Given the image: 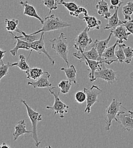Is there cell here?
Instances as JSON below:
<instances>
[{
  "mask_svg": "<svg viewBox=\"0 0 133 148\" xmlns=\"http://www.w3.org/2000/svg\"><path fill=\"white\" fill-rule=\"evenodd\" d=\"M33 51H35L39 54H44L45 56H47V57L49 59L50 62L51 63V64L53 66H54V65L55 64V61L51 56H50L48 51L47 50V49L45 47L44 33H43V32L41 33L39 39L31 42V50L30 51V54L28 56L27 59L30 58V56H31V54Z\"/></svg>",
  "mask_w": 133,
  "mask_h": 148,
  "instance_id": "obj_7",
  "label": "cell"
},
{
  "mask_svg": "<svg viewBox=\"0 0 133 148\" xmlns=\"http://www.w3.org/2000/svg\"><path fill=\"white\" fill-rule=\"evenodd\" d=\"M21 101L26 107L28 116L32 124L33 133L31 137L34 140L35 146L38 148L42 141V140H39L38 138V124L39 122L41 121L43 119L42 114L38 113V112H37L34 109H33L31 107H30L25 100H21Z\"/></svg>",
  "mask_w": 133,
  "mask_h": 148,
  "instance_id": "obj_3",
  "label": "cell"
},
{
  "mask_svg": "<svg viewBox=\"0 0 133 148\" xmlns=\"http://www.w3.org/2000/svg\"><path fill=\"white\" fill-rule=\"evenodd\" d=\"M75 1H76V0H75ZM80 1H81V2H83V0H80ZM96 1H97V0H96Z\"/></svg>",
  "mask_w": 133,
  "mask_h": 148,
  "instance_id": "obj_42",
  "label": "cell"
},
{
  "mask_svg": "<svg viewBox=\"0 0 133 148\" xmlns=\"http://www.w3.org/2000/svg\"><path fill=\"white\" fill-rule=\"evenodd\" d=\"M118 123H120L125 130L128 132L133 130V112L132 111H121L117 116Z\"/></svg>",
  "mask_w": 133,
  "mask_h": 148,
  "instance_id": "obj_11",
  "label": "cell"
},
{
  "mask_svg": "<svg viewBox=\"0 0 133 148\" xmlns=\"http://www.w3.org/2000/svg\"><path fill=\"white\" fill-rule=\"evenodd\" d=\"M95 9L97 10V13L105 19L109 18L111 16V12H110V7L106 1L105 0H100L98 1L95 5Z\"/></svg>",
  "mask_w": 133,
  "mask_h": 148,
  "instance_id": "obj_17",
  "label": "cell"
},
{
  "mask_svg": "<svg viewBox=\"0 0 133 148\" xmlns=\"http://www.w3.org/2000/svg\"><path fill=\"white\" fill-rule=\"evenodd\" d=\"M84 92L87 95V106L84 110L85 113H89L91 111V107L96 102H98V96L102 92L101 89L96 85H93L90 88H83Z\"/></svg>",
  "mask_w": 133,
  "mask_h": 148,
  "instance_id": "obj_8",
  "label": "cell"
},
{
  "mask_svg": "<svg viewBox=\"0 0 133 148\" xmlns=\"http://www.w3.org/2000/svg\"><path fill=\"white\" fill-rule=\"evenodd\" d=\"M51 75L48 71L43 72L42 75L35 82H29L28 86H31L34 88H48L52 86V83L49 81Z\"/></svg>",
  "mask_w": 133,
  "mask_h": 148,
  "instance_id": "obj_13",
  "label": "cell"
},
{
  "mask_svg": "<svg viewBox=\"0 0 133 148\" xmlns=\"http://www.w3.org/2000/svg\"><path fill=\"white\" fill-rule=\"evenodd\" d=\"M102 64L101 68L95 74V81L97 79H101L108 82V84H113L117 80V73L112 69L106 67Z\"/></svg>",
  "mask_w": 133,
  "mask_h": 148,
  "instance_id": "obj_10",
  "label": "cell"
},
{
  "mask_svg": "<svg viewBox=\"0 0 133 148\" xmlns=\"http://www.w3.org/2000/svg\"><path fill=\"white\" fill-rule=\"evenodd\" d=\"M113 34L118 40V43H123L124 41H128V38L131 33L129 32L126 27L121 25L117 27L115 29L111 30Z\"/></svg>",
  "mask_w": 133,
  "mask_h": 148,
  "instance_id": "obj_16",
  "label": "cell"
},
{
  "mask_svg": "<svg viewBox=\"0 0 133 148\" xmlns=\"http://www.w3.org/2000/svg\"><path fill=\"white\" fill-rule=\"evenodd\" d=\"M110 9L111 10L115 9L118 6H121V5L123 3V2L121 1V0H110Z\"/></svg>",
  "mask_w": 133,
  "mask_h": 148,
  "instance_id": "obj_38",
  "label": "cell"
},
{
  "mask_svg": "<svg viewBox=\"0 0 133 148\" xmlns=\"http://www.w3.org/2000/svg\"><path fill=\"white\" fill-rule=\"evenodd\" d=\"M126 45L123 43L118 44V49L115 51V54L117 57V59L118 61V63H123L125 60V55L123 51V47Z\"/></svg>",
  "mask_w": 133,
  "mask_h": 148,
  "instance_id": "obj_30",
  "label": "cell"
},
{
  "mask_svg": "<svg viewBox=\"0 0 133 148\" xmlns=\"http://www.w3.org/2000/svg\"><path fill=\"white\" fill-rule=\"evenodd\" d=\"M123 51L126 58L124 62L126 64H130L133 59V49L129 46H126V45H125L123 47Z\"/></svg>",
  "mask_w": 133,
  "mask_h": 148,
  "instance_id": "obj_35",
  "label": "cell"
},
{
  "mask_svg": "<svg viewBox=\"0 0 133 148\" xmlns=\"http://www.w3.org/2000/svg\"><path fill=\"white\" fill-rule=\"evenodd\" d=\"M50 94L53 95L55 98V102L53 106H46L47 110L54 111V115L59 114L60 117L64 118V114L68 113L70 106L63 103L59 97L60 91L57 87H53L48 89Z\"/></svg>",
  "mask_w": 133,
  "mask_h": 148,
  "instance_id": "obj_4",
  "label": "cell"
},
{
  "mask_svg": "<svg viewBox=\"0 0 133 148\" xmlns=\"http://www.w3.org/2000/svg\"><path fill=\"white\" fill-rule=\"evenodd\" d=\"M51 43L52 49L55 51L57 56L60 57L70 67L68 60L69 47L67 41V37L64 33H61L60 36L57 38L49 40Z\"/></svg>",
  "mask_w": 133,
  "mask_h": 148,
  "instance_id": "obj_2",
  "label": "cell"
},
{
  "mask_svg": "<svg viewBox=\"0 0 133 148\" xmlns=\"http://www.w3.org/2000/svg\"><path fill=\"white\" fill-rule=\"evenodd\" d=\"M16 32L17 33H19V34H20V36H17L14 34H13V32H9V34L12 36L14 39H16V38H19L22 40H23L25 41H26V42H30V43H31L36 40L38 39V34L37 35H31V34H27L26 33H25V32L22 31V30H20L19 28H18L16 31Z\"/></svg>",
  "mask_w": 133,
  "mask_h": 148,
  "instance_id": "obj_21",
  "label": "cell"
},
{
  "mask_svg": "<svg viewBox=\"0 0 133 148\" xmlns=\"http://www.w3.org/2000/svg\"><path fill=\"white\" fill-rule=\"evenodd\" d=\"M122 14L124 16L125 20L130 21L132 18V16L133 14V1H130L124 5L122 9Z\"/></svg>",
  "mask_w": 133,
  "mask_h": 148,
  "instance_id": "obj_25",
  "label": "cell"
},
{
  "mask_svg": "<svg viewBox=\"0 0 133 148\" xmlns=\"http://www.w3.org/2000/svg\"><path fill=\"white\" fill-rule=\"evenodd\" d=\"M77 53H74V56L77 59H78L80 62H84L85 64L89 67L88 70L90 71L88 75L89 77V82L91 83L95 82V72L101 68L102 63L100 61L89 59L86 56H83L79 50H77Z\"/></svg>",
  "mask_w": 133,
  "mask_h": 148,
  "instance_id": "obj_6",
  "label": "cell"
},
{
  "mask_svg": "<svg viewBox=\"0 0 133 148\" xmlns=\"http://www.w3.org/2000/svg\"><path fill=\"white\" fill-rule=\"evenodd\" d=\"M89 29L86 26L84 29L77 36L75 39V43L74 45V48L76 50H80L83 51H86L89 47L93 40L89 36Z\"/></svg>",
  "mask_w": 133,
  "mask_h": 148,
  "instance_id": "obj_9",
  "label": "cell"
},
{
  "mask_svg": "<svg viewBox=\"0 0 133 148\" xmlns=\"http://www.w3.org/2000/svg\"><path fill=\"white\" fill-rule=\"evenodd\" d=\"M17 42L16 43V45L13 49L10 50V53L12 54V56H15L17 55L18 50L19 49H24L27 50H31V43L30 42L25 41L23 40H22L19 38H16Z\"/></svg>",
  "mask_w": 133,
  "mask_h": 148,
  "instance_id": "obj_22",
  "label": "cell"
},
{
  "mask_svg": "<svg viewBox=\"0 0 133 148\" xmlns=\"http://www.w3.org/2000/svg\"><path fill=\"white\" fill-rule=\"evenodd\" d=\"M83 20L87 23V26L88 27L89 30H100L102 24L101 21L97 18L95 16L88 15L84 17Z\"/></svg>",
  "mask_w": 133,
  "mask_h": 148,
  "instance_id": "obj_20",
  "label": "cell"
},
{
  "mask_svg": "<svg viewBox=\"0 0 133 148\" xmlns=\"http://www.w3.org/2000/svg\"><path fill=\"white\" fill-rule=\"evenodd\" d=\"M70 14L73 17H78L83 19L84 17L88 15L87 10L83 6H78L77 9L74 12H70Z\"/></svg>",
  "mask_w": 133,
  "mask_h": 148,
  "instance_id": "obj_32",
  "label": "cell"
},
{
  "mask_svg": "<svg viewBox=\"0 0 133 148\" xmlns=\"http://www.w3.org/2000/svg\"><path fill=\"white\" fill-rule=\"evenodd\" d=\"M42 27L37 32L31 33V35H37L42 32H50L55 30H61L71 26V24L64 21L55 14H51L47 16L43 19Z\"/></svg>",
  "mask_w": 133,
  "mask_h": 148,
  "instance_id": "obj_1",
  "label": "cell"
},
{
  "mask_svg": "<svg viewBox=\"0 0 133 148\" xmlns=\"http://www.w3.org/2000/svg\"><path fill=\"white\" fill-rule=\"evenodd\" d=\"M80 51L81 52V53L83 54V56H86L89 59L100 61L99 54H98V51H97V50H96V49H95V47L94 46H92V48L90 50L85 51H81V50H80Z\"/></svg>",
  "mask_w": 133,
  "mask_h": 148,
  "instance_id": "obj_28",
  "label": "cell"
},
{
  "mask_svg": "<svg viewBox=\"0 0 133 148\" xmlns=\"http://www.w3.org/2000/svg\"><path fill=\"white\" fill-rule=\"evenodd\" d=\"M10 148V147L9 145H7L5 143H2V145H0V148Z\"/></svg>",
  "mask_w": 133,
  "mask_h": 148,
  "instance_id": "obj_40",
  "label": "cell"
},
{
  "mask_svg": "<svg viewBox=\"0 0 133 148\" xmlns=\"http://www.w3.org/2000/svg\"><path fill=\"white\" fill-rule=\"evenodd\" d=\"M72 83H71L68 80H63L58 84V87L60 89V92L63 94H66L69 92Z\"/></svg>",
  "mask_w": 133,
  "mask_h": 148,
  "instance_id": "obj_31",
  "label": "cell"
},
{
  "mask_svg": "<svg viewBox=\"0 0 133 148\" xmlns=\"http://www.w3.org/2000/svg\"><path fill=\"white\" fill-rule=\"evenodd\" d=\"M122 104V102L118 101L116 99L114 98L110 103V105L106 108V130H110L112 125V123L114 120L118 123V119L117 116L119 112L121 111L120 108L121 107Z\"/></svg>",
  "mask_w": 133,
  "mask_h": 148,
  "instance_id": "obj_5",
  "label": "cell"
},
{
  "mask_svg": "<svg viewBox=\"0 0 133 148\" xmlns=\"http://www.w3.org/2000/svg\"><path fill=\"white\" fill-rule=\"evenodd\" d=\"M14 132L13 133V140L16 141L20 136H23L26 133H32L33 130H26V124L25 120H20L18 124L14 127Z\"/></svg>",
  "mask_w": 133,
  "mask_h": 148,
  "instance_id": "obj_19",
  "label": "cell"
},
{
  "mask_svg": "<svg viewBox=\"0 0 133 148\" xmlns=\"http://www.w3.org/2000/svg\"><path fill=\"white\" fill-rule=\"evenodd\" d=\"M43 3L49 9L50 14L53 10H57L58 8L57 0H43Z\"/></svg>",
  "mask_w": 133,
  "mask_h": 148,
  "instance_id": "obj_34",
  "label": "cell"
},
{
  "mask_svg": "<svg viewBox=\"0 0 133 148\" xmlns=\"http://www.w3.org/2000/svg\"><path fill=\"white\" fill-rule=\"evenodd\" d=\"M5 29L9 32H16V30L18 28V24L19 21L18 19H9L6 18L5 20Z\"/></svg>",
  "mask_w": 133,
  "mask_h": 148,
  "instance_id": "obj_27",
  "label": "cell"
},
{
  "mask_svg": "<svg viewBox=\"0 0 133 148\" xmlns=\"http://www.w3.org/2000/svg\"><path fill=\"white\" fill-rule=\"evenodd\" d=\"M13 67H18L21 71H26L30 69L29 64L27 63L25 56L23 55L19 56V60L17 62L13 63Z\"/></svg>",
  "mask_w": 133,
  "mask_h": 148,
  "instance_id": "obj_26",
  "label": "cell"
},
{
  "mask_svg": "<svg viewBox=\"0 0 133 148\" xmlns=\"http://www.w3.org/2000/svg\"><path fill=\"white\" fill-rule=\"evenodd\" d=\"M113 35V33L110 31V33L108 37L104 39V40H98L95 39L93 46H94L98 51V53L100 56V62L101 60V56L103 54V53L105 51V50L108 47L109 43L111 39L112 36Z\"/></svg>",
  "mask_w": 133,
  "mask_h": 148,
  "instance_id": "obj_18",
  "label": "cell"
},
{
  "mask_svg": "<svg viewBox=\"0 0 133 148\" xmlns=\"http://www.w3.org/2000/svg\"><path fill=\"white\" fill-rule=\"evenodd\" d=\"M19 3L23 7V14L27 16L30 17H33L37 19L38 21L42 24L43 22V19L41 18V17L39 15L37 9L35 7L31 5H30L27 1H23L21 0L19 2Z\"/></svg>",
  "mask_w": 133,
  "mask_h": 148,
  "instance_id": "obj_14",
  "label": "cell"
},
{
  "mask_svg": "<svg viewBox=\"0 0 133 148\" xmlns=\"http://www.w3.org/2000/svg\"><path fill=\"white\" fill-rule=\"evenodd\" d=\"M60 70L65 73L67 79L71 83L74 84L77 83V70L74 64L71 65L70 67H68L67 68L62 67L60 69Z\"/></svg>",
  "mask_w": 133,
  "mask_h": 148,
  "instance_id": "obj_23",
  "label": "cell"
},
{
  "mask_svg": "<svg viewBox=\"0 0 133 148\" xmlns=\"http://www.w3.org/2000/svg\"><path fill=\"white\" fill-rule=\"evenodd\" d=\"M75 99L76 103L82 104L87 100V95L84 91H78L75 94Z\"/></svg>",
  "mask_w": 133,
  "mask_h": 148,
  "instance_id": "obj_36",
  "label": "cell"
},
{
  "mask_svg": "<svg viewBox=\"0 0 133 148\" xmlns=\"http://www.w3.org/2000/svg\"><path fill=\"white\" fill-rule=\"evenodd\" d=\"M26 77L29 79L37 80L43 74V70L40 68H31L26 71Z\"/></svg>",
  "mask_w": 133,
  "mask_h": 148,
  "instance_id": "obj_24",
  "label": "cell"
},
{
  "mask_svg": "<svg viewBox=\"0 0 133 148\" xmlns=\"http://www.w3.org/2000/svg\"><path fill=\"white\" fill-rule=\"evenodd\" d=\"M57 1H58V0H57Z\"/></svg>",
  "mask_w": 133,
  "mask_h": 148,
  "instance_id": "obj_43",
  "label": "cell"
},
{
  "mask_svg": "<svg viewBox=\"0 0 133 148\" xmlns=\"http://www.w3.org/2000/svg\"><path fill=\"white\" fill-rule=\"evenodd\" d=\"M57 5H63L70 12H75L79 6L73 1L66 2L64 0H59L57 1Z\"/></svg>",
  "mask_w": 133,
  "mask_h": 148,
  "instance_id": "obj_29",
  "label": "cell"
},
{
  "mask_svg": "<svg viewBox=\"0 0 133 148\" xmlns=\"http://www.w3.org/2000/svg\"><path fill=\"white\" fill-rule=\"evenodd\" d=\"M118 40L117 39L113 45L108 47L105 50L101 56V62L102 63H106L108 65H110L114 62H118L115 54V49L118 46Z\"/></svg>",
  "mask_w": 133,
  "mask_h": 148,
  "instance_id": "obj_12",
  "label": "cell"
},
{
  "mask_svg": "<svg viewBox=\"0 0 133 148\" xmlns=\"http://www.w3.org/2000/svg\"><path fill=\"white\" fill-rule=\"evenodd\" d=\"M6 53V51H4V50H2L1 48H0V62H3V59L5 56V55Z\"/></svg>",
  "mask_w": 133,
  "mask_h": 148,
  "instance_id": "obj_39",
  "label": "cell"
},
{
  "mask_svg": "<svg viewBox=\"0 0 133 148\" xmlns=\"http://www.w3.org/2000/svg\"><path fill=\"white\" fill-rule=\"evenodd\" d=\"M129 76H130V77L131 78V79H133V71H132V73L130 74V75H129Z\"/></svg>",
  "mask_w": 133,
  "mask_h": 148,
  "instance_id": "obj_41",
  "label": "cell"
},
{
  "mask_svg": "<svg viewBox=\"0 0 133 148\" xmlns=\"http://www.w3.org/2000/svg\"><path fill=\"white\" fill-rule=\"evenodd\" d=\"M1 63L2 64L0 66V81L4 76L9 74V69L13 67V63H10V62H8V63L6 64L2 62Z\"/></svg>",
  "mask_w": 133,
  "mask_h": 148,
  "instance_id": "obj_33",
  "label": "cell"
},
{
  "mask_svg": "<svg viewBox=\"0 0 133 148\" xmlns=\"http://www.w3.org/2000/svg\"><path fill=\"white\" fill-rule=\"evenodd\" d=\"M121 6H118L116 8H115V12L108 19V23L106 24L105 27H104V30H113L115 29L117 27L124 24L126 21H122L119 18L118 16V10L119 9V8Z\"/></svg>",
  "mask_w": 133,
  "mask_h": 148,
  "instance_id": "obj_15",
  "label": "cell"
},
{
  "mask_svg": "<svg viewBox=\"0 0 133 148\" xmlns=\"http://www.w3.org/2000/svg\"><path fill=\"white\" fill-rule=\"evenodd\" d=\"M123 25L126 27L127 30L133 36V19L126 21V22L123 24Z\"/></svg>",
  "mask_w": 133,
  "mask_h": 148,
  "instance_id": "obj_37",
  "label": "cell"
}]
</instances>
